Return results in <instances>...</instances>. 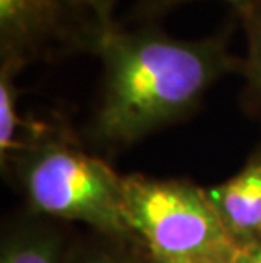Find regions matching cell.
<instances>
[{"label":"cell","instance_id":"obj_7","mask_svg":"<svg viewBox=\"0 0 261 263\" xmlns=\"http://www.w3.org/2000/svg\"><path fill=\"white\" fill-rule=\"evenodd\" d=\"M232 12L236 14L248 43L246 57L243 58L244 87L239 102L244 112L261 119V0Z\"/></svg>","mask_w":261,"mask_h":263},{"label":"cell","instance_id":"obj_1","mask_svg":"<svg viewBox=\"0 0 261 263\" xmlns=\"http://www.w3.org/2000/svg\"><path fill=\"white\" fill-rule=\"evenodd\" d=\"M236 14L217 32L178 39L156 24L102 29L92 53L102 63L101 93L88 136L97 146L122 149L197 112L215 82L241 73L231 53Z\"/></svg>","mask_w":261,"mask_h":263},{"label":"cell","instance_id":"obj_11","mask_svg":"<svg viewBox=\"0 0 261 263\" xmlns=\"http://www.w3.org/2000/svg\"><path fill=\"white\" fill-rule=\"evenodd\" d=\"M78 2L87 10H90L104 29H110L117 24L114 19V7L117 0H78Z\"/></svg>","mask_w":261,"mask_h":263},{"label":"cell","instance_id":"obj_8","mask_svg":"<svg viewBox=\"0 0 261 263\" xmlns=\"http://www.w3.org/2000/svg\"><path fill=\"white\" fill-rule=\"evenodd\" d=\"M21 68L12 63H0V161L2 168L24 144L29 124L19 116V88L15 78Z\"/></svg>","mask_w":261,"mask_h":263},{"label":"cell","instance_id":"obj_6","mask_svg":"<svg viewBox=\"0 0 261 263\" xmlns=\"http://www.w3.org/2000/svg\"><path fill=\"white\" fill-rule=\"evenodd\" d=\"M73 241L63 221L26 209L4 222L0 263H66Z\"/></svg>","mask_w":261,"mask_h":263},{"label":"cell","instance_id":"obj_4","mask_svg":"<svg viewBox=\"0 0 261 263\" xmlns=\"http://www.w3.org/2000/svg\"><path fill=\"white\" fill-rule=\"evenodd\" d=\"M102 29L78 0H0V63L24 70L37 61L90 54Z\"/></svg>","mask_w":261,"mask_h":263},{"label":"cell","instance_id":"obj_10","mask_svg":"<svg viewBox=\"0 0 261 263\" xmlns=\"http://www.w3.org/2000/svg\"><path fill=\"white\" fill-rule=\"evenodd\" d=\"M190 2H195V0H136L126 15V22L127 24H137V26L156 24L161 17H165L171 10ZM224 2L231 4L232 10H239L243 7H248V5L259 2V0H224Z\"/></svg>","mask_w":261,"mask_h":263},{"label":"cell","instance_id":"obj_9","mask_svg":"<svg viewBox=\"0 0 261 263\" xmlns=\"http://www.w3.org/2000/svg\"><path fill=\"white\" fill-rule=\"evenodd\" d=\"M66 263H148V255L137 243L92 231V236L75 239Z\"/></svg>","mask_w":261,"mask_h":263},{"label":"cell","instance_id":"obj_13","mask_svg":"<svg viewBox=\"0 0 261 263\" xmlns=\"http://www.w3.org/2000/svg\"><path fill=\"white\" fill-rule=\"evenodd\" d=\"M148 255V253H146ZM148 263H175V261H166V260H158V258H151V256L148 255Z\"/></svg>","mask_w":261,"mask_h":263},{"label":"cell","instance_id":"obj_2","mask_svg":"<svg viewBox=\"0 0 261 263\" xmlns=\"http://www.w3.org/2000/svg\"><path fill=\"white\" fill-rule=\"evenodd\" d=\"M2 170L12 173L27 209L36 214L83 222L109 238L137 243L124 217L122 175L76 146L63 126L36 122Z\"/></svg>","mask_w":261,"mask_h":263},{"label":"cell","instance_id":"obj_12","mask_svg":"<svg viewBox=\"0 0 261 263\" xmlns=\"http://www.w3.org/2000/svg\"><path fill=\"white\" fill-rule=\"evenodd\" d=\"M232 263H261V239L241 245Z\"/></svg>","mask_w":261,"mask_h":263},{"label":"cell","instance_id":"obj_5","mask_svg":"<svg viewBox=\"0 0 261 263\" xmlns=\"http://www.w3.org/2000/svg\"><path fill=\"white\" fill-rule=\"evenodd\" d=\"M205 192L222 226L237 245L261 239V146L236 175Z\"/></svg>","mask_w":261,"mask_h":263},{"label":"cell","instance_id":"obj_3","mask_svg":"<svg viewBox=\"0 0 261 263\" xmlns=\"http://www.w3.org/2000/svg\"><path fill=\"white\" fill-rule=\"evenodd\" d=\"M129 231L151 258L175 263H232L239 250L205 189L190 180L122 177Z\"/></svg>","mask_w":261,"mask_h":263}]
</instances>
